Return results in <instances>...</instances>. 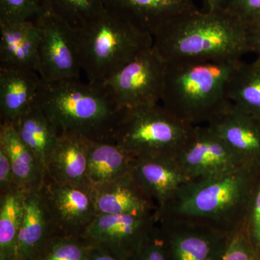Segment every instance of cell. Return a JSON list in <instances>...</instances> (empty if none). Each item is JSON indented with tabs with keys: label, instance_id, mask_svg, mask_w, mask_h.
Instances as JSON below:
<instances>
[{
	"label": "cell",
	"instance_id": "obj_10",
	"mask_svg": "<svg viewBox=\"0 0 260 260\" xmlns=\"http://www.w3.org/2000/svg\"><path fill=\"white\" fill-rule=\"evenodd\" d=\"M174 158L190 180L244 167L208 124L193 126Z\"/></svg>",
	"mask_w": 260,
	"mask_h": 260
},
{
	"label": "cell",
	"instance_id": "obj_37",
	"mask_svg": "<svg viewBox=\"0 0 260 260\" xmlns=\"http://www.w3.org/2000/svg\"><path fill=\"white\" fill-rule=\"evenodd\" d=\"M259 59H260V58H259Z\"/></svg>",
	"mask_w": 260,
	"mask_h": 260
},
{
	"label": "cell",
	"instance_id": "obj_9",
	"mask_svg": "<svg viewBox=\"0 0 260 260\" xmlns=\"http://www.w3.org/2000/svg\"><path fill=\"white\" fill-rule=\"evenodd\" d=\"M158 212L148 214H99L81 239L88 244L102 246L118 257L128 260L153 231Z\"/></svg>",
	"mask_w": 260,
	"mask_h": 260
},
{
	"label": "cell",
	"instance_id": "obj_32",
	"mask_svg": "<svg viewBox=\"0 0 260 260\" xmlns=\"http://www.w3.org/2000/svg\"><path fill=\"white\" fill-rule=\"evenodd\" d=\"M227 11L250 28L260 20V0H232Z\"/></svg>",
	"mask_w": 260,
	"mask_h": 260
},
{
	"label": "cell",
	"instance_id": "obj_20",
	"mask_svg": "<svg viewBox=\"0 0 260 260\" xmlns=\"http://www.w3.org/2000/svg\"><path fill=\"white\" fill-rule=\"evenodd\" d=\"M54 236L56 234L42 189L24 193L23 216L19 237V260H37Z\"/></svg>",
	"mask_w": 260,
	"mask_h": 260
},
{
	"label": "cell",
	"instance_id": "obj_11",
	"mask_svg": "<svg viewBox=\"0 0 260 260\" xmlns=\"http://www.w3.org/2000/svg\"><path fill=\"white\" fill-rule=\"evenodd\" d=\"M170 260H222L232 237L204 224L158 216Z\"/></svg>",
	"mask_w": 260,
	"mask_h": 260
},
{
	"label": "cell",
	"instance_id": "obj_16",
	"mask_svg": "<svg viewBox=\"0 0 260 260\" xmlns=\"http://www.w3.org/2000/svg\"><path fill=\"white\" fill-rule=\"evenodd\" d=\"M90 140L79 136L58 137L46 167V179L64 185L92 188L88 177Z\"/></svg>",
	"mask_w": 260,
	"mask_h": 260
},
{
	"label": "cell",
	"instance_id": "obj_30",
	"mask_svg": "<svg viewBox=\"0 0 260 260\" xmlns=\"http://www.w3.org/2000/svg\"><path fill=\"white\" fill-rule=\"evenodd\" d=\"M244 231L251 244L260 252V174L251 196Z\"/></svg>",
	"mask_w": 260,
	"mask_h": 260
},
{
	"label": "cell",
	"instance_id": "obj_8",
	"mask_svg": "<svg viewBox=\"0 0 260 260\" xmlns=\"http://www.w3.org/2000/svg\"><path fill=\"white\" fill-rule=\"evenodd\" d=\"M34 20L40 30L39 74L43 81L80 78L82 65L75 30L45 9Z\"/></svg>",
	"mask_w": 260,
	"mask_h": 260
},
{
	"label": "cell",
	"instance_id": "obj_18",
	"mask_svg": "<svg viewBox=\"0 0 260 260\" xmlns=\"http://www.w3.org/2000/svg\"><path fill=\"white\" fill-rule=\"evenodd\" d=\"M97 215L148 214L158 212L153 202L140 189L131 174L92 186Z\"/></svg>",
	"mask_w": 260,
	"mask_h": 260
},
{
	"label": "cell",
	"instance_id": "obj_5",
	"mask_svg": "<svg viewBox=\"0 0 260 260\" xmlns=\"http://www.w3.org/2000/svg\"><path fill=\"white\" fill-rule=\"evenodd\" d=\"M76 31L82 70L101 85L140 53L153 47V37L129 18L108 6Z\"/></svg>",
	"mask_w": 260,
	"mask_h": 260
},
{
	"label": "cell",
	"instance_id": "obj_36",
	"mask_svg": "<svg viewBox=\"0 0 260 260\" xmlns=\"http://www.w3.org/2000/svg\"><path fill=\"white\" fill-rule=\"evenodd\" d=\"M204 11H227L232 0H203Z\"/></svg>",
	"mask_w": 260,
	"mask_h": 260
},
{
	"label": "cell",
	"instance_id": "obj_6",
	"mask_svg": "<svg viewBox=\"0 0 260 260\" xmlns=\"http://www.w3.org/2000/svg\"><path fill=\"white\" fill-rule=\"evenodd\" d=\"M193 125L184 122L161 104L125 109L113 141L133 158H174Z\"/></svg>",
	"mask_w": 260,
	"mask_h": 260
},
{
	"label": "cell",
	"instance_id": "obj_31",
	"mask_svg": "<svg viewBox=\"0 0 260 260\" xmlns=\"http://www.w3.org/2000/svg\"><path fill=\"white\" fill-rule=\"evenodd\" d=\"M222 260H260V252L251 244L243 229L233 236Z\"/></svg>",
	"mask_w": 260,
	"mask_h": 260
},
{
	"label": "cell",
	"instance_id": "obj_24",
	"mask_svg": "<svg viewBox=\"0 0 260 260\" xmlns=\"http://www.w3.org/2000/svg\"><path fill=\"white\" fill-rule=\"evenodd\" d=\"M228 99L238 109L260 121V59L240 61L233 73Z\"/></svg>",
	"mask_w": 260,
	"mask_h": 260
},
{
	"label": "cell",
	"instance_id": "obj_22",
	"mask_svg": "<svg viewBox=\"0 0 260 260\" xmlns=\"http://www.w3.org/2000/svg\"><path fill=\"white\" fill-rule=\"evenodd\" d=\"M133 157L112 140L90 141L88 177L92 186L130 174Z\"/></svg>",
	"mask_w": 260,
	"mask_h": 260
},
{
	"label": "cell",
	"instance_id": "obj_35",
	"mask_svg": "<svg viewBox=\"0 0 260 260\" xmlns=\"http://www.w3.org/2000/svg\"><path fill=\"white\" fill-rule=\"evenodd\" d=\"M90 260H123L102 246L88 244Z\"/></svg>",
	"mask_w": 260,
	"mask_h": 260
},
{
	"label": "cell",
	"instance_id": "obj_23",
	"mask_svg": "<svg viewBox=\"0 0 260 260\" xmlns=\"http://www.w3.org/2000/svg\"><path fill=\"white\" fill-rule=\"evenodd\" d=\"M13 126L46 172L48 159L55 146L58 136L39 104H34Z\"/></svg>",
	"mask_w": 260,
	"mask_h": 260
},
{
	"label": "cell",
	"instance_id": "obj_2",
	"mask_svg": "<svg viewBox=\"0 0 260 260\" xmlns=\"http://www.w3.org/2000/svg\"><path fill=\"white\" fill-rule=\"evenodd\" d=\"M153 47L165 62L237 60L250 53L247 27L228 11L188 13L155 32Z\"/></svg>",
	"mask_w": 260,
	"mask_h": 260
},
{
	"label": "cell",
	"instance_id": "obj_29",
	"mask_svg": "<svg viewBox=\"0 0 260 260\" xmlns=\"http://www.w3.org/2000/svg\"><path fill=\"white\" fill-rule=\"evenodd\" d=\"M128 260H170L158 221L144 242Z\"/></svg>",
	"mask_w": 260,
	"mask_h": 260
},
{
	"label": "cell",
	"instance_id": "obj_17",
	"mask_svg": "<svg viewBox=\"0 0 260 260\" xmlns=\"http://www.w3.org/2000/svg\"><path fill=\"white\" fill-rule=\"evenodd\" d=\"M43 82L36 72L0 69L1 124L13 125L37 104Z\"/></svg>",
	"mask_w": 260,
	"mask_h": 260
},
{
	"label": "cell",
	"instance_id": "obj_14",
	"mask_svg": "<svg viewBox=\"0 0 260 260\" xmlns=\"http://www.w3.org/2000/svg\"><path fill=\"white\" fill-rule=\"evenodd\" d=\"M130 174L158 211L190 181L172 157L133 158Z\"/></svg>",
	"mask_w": 260,
	"mask_h": 260
},
{
	"label": "cell",
	"instance_id": "obj_12",
	"mask_svg": "<svg viewBox=\"0 0 260 260\" xmlns=\"http://www.w3.org/2000/svg\"><path fill=\"white\" fill-rule=\"evenodd\" d=\"M42 191L56 235L81 238L97 215L92 188L46 179Z\"/></svg>",
	"mask_w": 260,
	"mask_h": 260
},
{
	"label": "cell",
	"instance_id": "obj_21",
	"mask_svg": "<svg viewBox=\"0 0 260 260\" xmlns=\"http://www.w3.org/2000/svg\"><path fill=\"white\" fill-rule=\"evenodd\" d=\"M0 145L9 155L17 189L23 193L42 189L46 181L45 170L13 125H0Z\"/></svg>",
	"mask_w": 260,
	"mask_h": 260
},
{
	"label": "cell",
	"instance_id": "obj_1",
	"mask_svg": "<svg viewBox=\"0 0 260 260\" xmlns=\"http://www.w3.org/2000/svg\"><path fill=\"white\" fill-rule=\"evenodd\" d=\"M260 169L241 167L184 184L159 217L204 224L233 237L244 229Z\"/></svg>",
	"mask_w": 260,
	"mask_h": 260
},
{
	"label": "cell",
	"instance_id": "obj_26",
	"mask_svg": "<svg viewBox=\"0 0 260 260\" xmlns=\"http://www.w3.org/2000/svg\"><path fill=\"white\" fill-rule=\"evenodd\" d=\"M44 9L75 30L91 23L107 8V0H44Z\"/></svg>",
	"mask_w": 260,
	"mask_h": 260
},
{
	"label": "cell",
	"instance_id": "obj_4",
	"mask_svg": "<svg viewBox=\"0 0 260 260\" xmlns=\"http://www.w3.org/2000/svg\"><path fill=\"white\" fill-rule=\"evenodd\" d=\"M242 60L166 62L160 104L191 125L208 124L229 104V82Z\"/></svg>",
	"mask_w": 260,
	"mask_h": 260
},
{
	"label": "cell",
	"instance_id": "obj_13",
	"mask_svg": "<svg viewBox=\"0 0 260 260\" xmlns=\"http://www.w3.org/2000/svg\"><path fill=\"white\" fill-rule=\"evenodd\" d=\"M246 167L260 169V121L229 102L208 123Z\"/></svg>",
	"mask_w": 260,
	"mask_h": 260
},
{
	"label": "cell",
	"instance_id": "obj_33",
	"mask_svg": "<svg viewBox=\"0 0 260 260\" xmlns=\"http://www.w3.org/2000/svg\"><path fill=\"white\" fill-rule=\"evenodd\" d=\"M15 188L16 186L14 174L9 155L5 149L0 145V194H3Z\"/></svg>",
	"mask_w": 260,
	"mask_h": 260
},
{
	"label": "cell",
	"instance_id": "obj_28",
	"mask_svg": "<svg viewBox=\"0 0 260 260\" xmlns=\"http://www.w3.org/2000/svg\"><path fill=\"white\" fill-rule=\"evenodd\" d=\"M44 10V0H0V21L34 20Z\"/></svg>",
	"mask_w": 260,
	"mask_h": 260
},
{
	"label": "cell",
	"instance_id": "obj_19",
	"mask_svg": "<svg viewBox=\"0 0 260 260\" xmlns=\"http://www.w3.org/2000/svg\"><path fill=\"white\" fill-rule=\"evenodd\" d=\"M107 3L152 37L174 20L198 10L194 0H107Z\"/></svg>",
	"mask_w": 260,
	"mask_h": 260
},
{
	"label": "cell",
	"instance_id": "obj_7",
	"mask_svg": "<svg viewBox=\"0 0 260 260\" xmlns=\"http://www.w3.org/2000/svg\"><path fill=\"white\" fill-rule=\"evenodd\" d=\"M166 62L153 47L140 53L102 84L124 109L160 104Z\"/></svg>",
	"mask_w": 260,
	"mask_h": 260
},
{
	"label": "cell",
	"instance_id": "obj_3",
	"mask_svg": "<svg viewBox=\"0 0 260 260\" xmlns=\"http://www.w3.org/2000/svg\"><path fill=\"white\" fill-rule=\"evenodd\" d=\"M37 104L58 137L112 140L125 109L103 85L72 78L43 82Z\"/></svg>",
	"mask_w": 260,
	"mask_h": 260
},
{
	"label": "cell",
	"instance_id": "obj_15",
	"mask_svg": "<svg viewBox=\"0 0 260 260\" xmlns=\"http://www.w3.org/2000/svg\"><path fill=\"white\" fill-rule=\"evenodd\" d=\"M39 43L35 20L0 21V69L39 73Z\"/></svg>",
	"mask_w": 260,
	"mask_h": 260
},
{
	"label": "cell",
	"instance_id": "obj_34",
	"mask_svg": "<svg viewBox=\"0 0 260 260\" xmlns=\"http://www.w3.org/2000/svg\"><path fill=\"white\" fill-rule=\"evenodd\" d=\"M250 53L260 58V20L254 25L248 28Z\"/></svg>",
	"mask_w": 260,
	"mask_h": 260
},
{
	"label": "cell",
	"instance_id": "obj_27",
	"mask_svg": "<svg viewBox=\"0 0 260 260\" xmlns=\"http://www.w3.org/2000/svg\"><path fill=\"white\" fill-rule=\"evenodd\" d=\"M37 260H90L89 246L81 238L54 236Z\"/></svg>",
	"mask_w": 260,
	"mask_h": 260
},
{
	"label": "cell",
	"instance_id": "obj_25",
	"mask_svg": "<svg viewBox=\"0 0 260 260\" xmlns=\"http://www.w3.org/2000/svg\"><path fill=\"white\" fill-rule=\"evenodd\" d=\"M23 200L16 188L0 194V260H19Z\"/></svg>",
	"mask_w": 260,
	"mask_h": 260
}]
</instances>
